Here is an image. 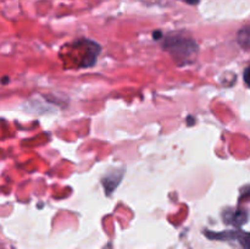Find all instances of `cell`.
<instances>
[{"mask_svg": "<svg viewBox=\"0 0 250 249\" xmlns=\"http://www.w3.org/2000/svg\"><path fill=\"white\" fill-rule=\"evenodd\" d=\"M247 220H248V212L246 210H236L229 215V217L226 216V221L234 226H242L243 224H246Z\"/></svg>", "mask_w": 250, "mask_h": 249, "instance_id": "obj_2", "label": "cell"}, {"mask_svg": "<svg viewBox=\"0 0 250 249\" xmlns=\"http://www.w3.org/2000/svg\"><path fill=\"white\" fill-rule=\"evenodd\" d=\"M160 38H161L160 32H156V33H154V39H160Z\"/></svg>", "mask_w": 250, "mask_h": 249, "instance_id": "obj_6", "label": "cell"}, {"mask_svg": "<svg viewBox=\"0 0 250 249\" xmlns=\"http://www.w3.org/2000/svg\"><path fill=\"white\" fill-rule=\"evenodd\" d=\"M244 82L250 88V65L244 71Z\"/></svg>", "mask_w": 250, "mask_h": 249, "instance_id": "obj_5", "label": "cell"}, {"mask_svg": "<svg viewBox=\"0 0 250 249\" xmlns=\"http://www.w3.org/2000/svg\"><path fill=\"white\" fill-rule=\"evenodd\" d=\"M7 82H9V78H7V77L1 78V83H2V84H6Z\"/></svg>", "mask_w": 250, "mask_h": 249, "instance_id": "obj_8", "label": "cell"}, {"mask_svg": "<svg viewBox=\"0 0 250 249\" xmlns=\"http://www.w3.org/2000/svg\"><path fill=\"white\" fill-rule=\"evenodd\" d=\"M238 43L246 50H250V27H244L238 33Z\"/></svg>", "mask_w": 250, "mask_h": 249, "instance_id": "obj_3", "label": "cell"}, {"mask_svg": "<svg viewBox=\"0 0 250 249\" xmlns=\"http://www.w3.org/2000/svg\"><path fill=\"white\" fill-rule=\"evenodd\" d=\"M236 238L241 242L242 247L244 249H250V233H246V232L242 233V232H239V233H237Z\"/></svg>", "mask_w": 250, "mask_h": 249, "instance_id": "obj_4", "label": "cell"}, {"mask_svg": "<svg viewBox=\"0 0 250 249\" xmlns=\"http://www.w3.org/2000/svg\"><path fill=\"white\" fill-rule=\"evenodd\" d=\"M164 48L176 58V60L180 62H188V59L192 58L193 55L197 54L198 46L195 42L192 39L180 38V37H168L166 42L164 43Z\"/></svg>", "mask_w": 250, "mask_h": 249, "instance_id": "obj_1", "label": "cell"}, {"mask_svg": "<svg viewBox=\"0 0 250 249\" xmlns=\"http://www.w3.org/2000/svg\"><path fill=\"white\" fill-rule=\"evenodd\" d=\"M186 2H188V4H197L198 1H199V0H185Z\"/></svg>", "mask_w": 250, "mask_h": 249, "instance_id": "obj_7", "label": "cell"}]
</instances>
